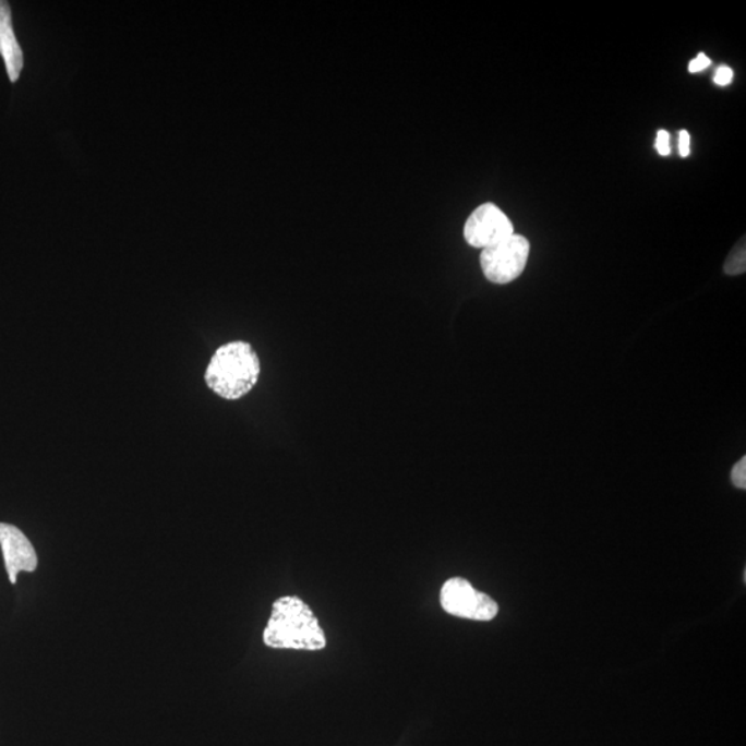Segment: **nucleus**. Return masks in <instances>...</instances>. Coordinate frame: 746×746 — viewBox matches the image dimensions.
I'll return each mask as SVG.
<instances>
[{"label":"nucleus","mask_w":746,"mask_h":746,"mask_svg":"<svg viewBox=\"0 0 746 746\" xmlns=\"http://www.w3.org/2000/svg\"><path fill=\"white\" fill-rule=\"evenodd\" d=\"M263 640L272 649L318 651L326 646L317 616L297 595H285L273 604Z\"/></svg>","instance_id":"1"},{"label":"nucleus","mask_w":746,"mask_h":746,"mask_svg":"<svg viewBox=\"0 0 746 746\" xmlns=\"http://www.w3.org/2000/svg\"><path fill=\"white\" fill-rule=\"evenodd\" d=\"M261 370V360L252 345L234 340L215 351L206 368L205 382L217 396L236 401L256 386Z\"/></svg>","instance_id":"2"},{"label":"nucleus","mask_w":746,"mask_h":746,"mask_svg":"<svg viewBox=\"0 0 746 746\" xmlns=\"http://www.w3.org/2000/svg\"><path fill=\"white\" fill-rule=\"evenodd\" d=\"M530 249L527 238L517 234L483 249L480 264L485 278L497 285L515 281L526 269Z\"/></svg>","instance_id":"3"},{"label":"nucleus","mask_w":746,"mask_h":746,"mask_svg":"<svg viewBox=\"0 0 746 746\" xmlns=\"http://www.w3.org/2000/svg\"><path fill=\"white\" fill-rule=\"evenodd\" d=\"M445 613L471 621H492L500 613L495 600L479 592L464 578H450L443 585L440 594Z\"/></svg>","instance_id":"4"},{"label":"nucleus","mask_w":746,"mask_h":746,"mask_svg":"<svg viewBox=\"0 0 746 746\" xmlns=\"http://www.w3.org/2000/svg\"><path fill=\"white\" fill-rule=\"evenodd\" d=\"M515 234L509 217L495 204H483L469 216L464 228L470 246L485 249Z\"/></svg>","instance_id":"5"},{"label":"nucleus","mask_w":746,"mask_h":746,"mask_svg":"<svg viewBox=\"0 0 746 746\" xmlns=\"http://www.w3.org/2000/svg\"><path fill=\"white\" fill-rule=\"evenodd\" d=\"M0 546L10 582L17 583L21 571L33 573L38 567V556L29 539L17 527L0 522Z\"/></svg>","instance_id":"6"},{"label":"nucleus","mask_w":746,"mask_h":746,"mask_svg":"<svg viewBox=\"0 0 746 746\" xmlns=\"http://www.w3.org/2000/svg\"><path fill=\"white\" fill-rule=\"evenodd\" d=\"M0 56L7 65L10 82H17L24 69V53L15 38L12 9L4 0H0Z\"/></svg>","instance_id":"7"},{"label":"nucleus","mask_w":746,"mask_h":746,"mask_svg":"<svg viewBox=\"0 0 746 746\" xmlns=\"http://www.w3.org/2000/svg\"><path fill=\"white\" fill-rule=\"evenodd\" d=\"M746 268V251L745 240L739 241L738 245L730 253L727 261L724 263V273L727 276H739L744 274Z\"/></svg>","instance_id":"8"},{"label":"nucleus","mask_w":746,"mask_h":746,"mask_svg":"<svg viewBox=\"0 0 746 746\" xmlns=\"http://www.w3.org/2000/svg\"><path fill=\"white\" fill-rule=\"evenodd\" d=\"M732 481L738 490H746V458L738 460L732 470Z\"/></svg>","instance_id":"9"},{"label":"nucleus","mask_w":746,"mask_h":746,"mask_svg":"<svg viewBox=\"0 0 746 746\" xmlns=\"http://www.w3.org/2000/svg\"><path fill=\"white\" fill-rule=\"evenodd\" d=\"M655 148L658 154L662 155V157H667L672 152L670 133L663 131V129L657 133Z\"/></svg>","instance_id":"10"},{"label":"nucleus","mask_w":746,"mask_h":746,"mask_svg":"<svg viewBox=\"0 0 746 746\" xmlns=\"http://www.w3.org/2000/svg\"><path fill=\"white\" fill-rule=\"evenodd\" d=\"M711 62L712 61L708 56H705L703 53L698 55L696 59L691 60L690 65H688V71H690L691 74H697V72L708 69V67L711 65Z\"/></svg>","instance_id":"11"},{"label":"nucleus","mask_w":746,"mask_h":746,"mask_svg":"<svg viewBox=\"0 0 746 746\" xmlns=\"http://www.w3.org/2000/svg\"><path fill=\"white\" fill-rule=\"evenodd\" d=\"M733 81V70L729 69V67H720V69L717 71V75H714V83L719 86H727L730 83Z\"/></svg>","instance_id":"12"},{"label":"nucleus","mask_w":746,"mask_h":746,"mask_svg":"<svg viewBox=\"0 0 746 746\" xmlns=\"http://www.w3.org/2000/svg\"><path fill=\"white\" fill-rule=\"evenodd\" d=\"M690 133H688L687 131H682L681 133H678V153H681L683 158H686L688 157V155H690Z\"/></svg>","instance_id":"13"}]
</instances>
